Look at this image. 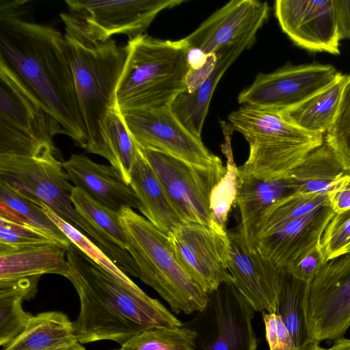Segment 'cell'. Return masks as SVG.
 Segmentation results:
<instances>
[{"instance_id":"obj_15","label":"cell","mask_w":350,"mask_h":350,"mask_svg":"<svg viewBox=\"0 0 350 350\" xmlns=\"http://www.w3.org/2000/svg\"><path fill=\"white\" fill-rule=\"evenodd\" d=\"M232 284L257 312H276L282 273L258 250H251L239 226L228 231Z\"/></svg>"},{"instance_id":"obj_11","label":"cell","mask_w":350,"mask_h":350,"mask_svg":"<svg viewBox=\"0 0 350 350\" xmlns=\"http://www.w3.org/2000/svg\"><path fill=\"white\" fill-rule=\"evenodd\" d=\"M341 73L330 64L288 62L270 73L259 72L241 91L242 106L281 113L299 105L334 83Z\"/></svg>"},{"instance_id":"obj_44","label":"cell","mask_w":350,"mask_h":350,"mask_svg":"<svg viewBox=\"0 0 350 350\" xmlns=\"http://www.w3.org/2000/svg\"><path fill=\"white\" fill-rule=\"evenodd\" d=\"M208 58V54L196 47H189L187 55L189 68L193 70L203 67L206 64Z\"/></svg>"},{"instance_id":"obj_40","label":"cell","mask_w":350,"mask_h":350,"mask_svg":"<svg viewBox=\"0 0 350 350\" xmlns=\"http://www.w3.org/2000/svg\"><path fill=\"white\" fill-rule=\"evenodd\" d=\"M325 263L324 256L319 246L287 272L309 283L316 277Z\"/></svg>"},{"instance_id":"obj_39","label":"cell","mask_w":350,"mask_h":350,"mask_svg":"<svg viewBox=\"0 0 350 350\" xmlns=\"http://www.w3.org/2000/svg\"><path fill=\"white\" fill-rule=\"evenodd\" d=\"M262 318L265 327V336L270 350H297L295 344L275 312H263Z\"/></svg>"},{"instance_id":"obj_18","label":"cell","mask_w":350,"mask_h":350,"mask_svg":"<svg viewBox=\"0 0 350 350\" xmlns=\"http://www.w3.org/2000/svg\"><path fill=\"white\" fill-rule=\"evenodd\" d=\"M269 7L257 0H232L217 10L184 38L189 47L215 53L267 20Z\"/></svg>"},{"instance_id":"obj_12","label":"cell","mask_w":350,"mask_h":350,"mask_svg":"<svg viewBox=\"0 0 350 350\" xmlns=\"http://www.w3.org/2000/svg\"><path fill=\"white\" fill-rule=\"evenodd\" d=\"M168 238L181 267L208 294L224 283H232L228 269V233L221 234L197 223H183Z\"/></svg>"},{"instance_id":"obj_23","label":"cell","mask_w":350,"mask_h":350,"mask_svg":"<svg viewBox=\"0 0 350 350\" xmlns=\"http://www.w3.org/2000/svg\"><path fill=\"white\" fill-rule=\"evenodd\" d=\"M294 193L285 178L261 180L238 170L239 226L251 250H258L256 228L264 213L273 204Z\"/></svg>"},{"instance_id":"obj_37","label":"cell","mask_w":350,"mask_h":350,"mask_svg":"<svg viewBox=\"0 0 350 350\" xmlns=\"http://www.w3.org/2000/svg\"><path fill=\"white\" fill-rule=\"evenodd\" d=\"M319 248L326 262L350 251V209L334 213L324 230Z\"/></svg>"},{"instance_id":"obj_26","label":"cell","mask_w":350,"mask_h":350,"mask_svg":"<svg viewBox=\"0 0 350 350\" xmlns=\"http://www.w3.org/2000/svg\"><path fill=\"white\" fill-rule=\"evenodd\" d=\"M77 342L68 316L48 311L32 315L21 333L3 350H63Z\"/></svg>"},{"instance_id":"obj_20","label":"cell","mask_w":350,"mask_h":350,"mask_svg":"<svg viewBox=\"0 0 350 350\" xmlns=\"http://www.w3.org/2000/svg\"><path fill=\"white\" fill-rule=\"evenodd\" d=\"M63 167L75 187L105 206L116 212L124 207L139 208L137 196L111 165L95 163L84 154H72Z\"/></svg>"},{"instance_id":"obj_16","label":"cell","mask_w":350,"mask_h":350,"mask_svg":"<svg viewBox=\"0 0 350 350\" xmlns=\"http://www.w3.org/2000/svg\"><path fill=\"white\" fill-rule=\"evenodd\" d=\"M280 26L297 46L311 52L340 54V38L333 0H278Z\"/></svg>"},{"instance_id":"obj_22","label":"cell","mask_w":350,"mask_h":350,"mask_svg":"<svg viewBox=\"0 0 350 350\" xmlns=\"http://www.w3.org/2000/svg\"><path fill=\"white\" fill-rule=\"evenodd\" d=\"M67 250L55 240L21 245L0 244V280L45 273L66 277L68 271Z\"/></svg>"},{"instance_id":"obj_43","label":"cell","mask_w":350,"mask_h":350,"mask_svg":"<svg viewBox=\"0 0 350 350\" xmlns=\"http://www.w3.org/2000/svg\"><path fill=\"white\" fill-rule=\"evenodd\" d=\"M329 204L336 213L350 209V176L328 194Z\"/></svg>"},{"instance_id":"obj_41","label":"cell","mask_w":350,"mask_h":350,"mask_svg":"<svg viewBox=\"0 0 350 350\" xmlns=\"http://www.w3.org/2000/svg\"><path fill=\"white\" fill-rule=\"evenodd\" d=\"M216 63V54L211 53L208 54V60L203 67L197 70L189 68L185 79V92L190 94L196 90L212 72Z\"/></svg>"},{"instance_id":"obj_42","label":"cell","mask_w":350,"mask_h":350,"mask_svg":"<svg viewBox=\"0 0 350 350\" xmlns=\"http://www.w3.org/2000/svg\"><path fill=\"white\" fill-rule=\"evenodd\" d=\"M340 40L350 38V1L333 0Z\"/></svg>"},{"instance_id":"obj_30","label":"cell","mask_w":350,"mask_h":350,"mask_svg":"<svg viewBox=\"0 0 350 350\" xmlns=\"http://www.w3.org/2000/svg\"><path fill=\"white\" fill-rule=\"evenodd\" d=\"M282 271L278 314L290 333L297 350H306L310 342L303 301L308 283Z\"/></svg>"},{"instance_id":"obj_33","label":"cell","mask_w":350,"mask_h":350,"mask_svg":"<svg viewBox=\"0 0 350 350\" xmlns=\"http://www.w3.org/2000/svg\"><path fill=\"white\" fill-rule=\"evenodd\" d=\"M71 201L77 213L85 221L121 248L126 250L127 239L119 212L105 206L75 186Z\"/></svg>"},{"instance_id":"obj_7","label":"cell","mask_w":350,"mask_h":350,"mask_svg":"<svg viewBox=\"0 0 350 350\" xmlns=\"http://www.w3.org/2000/svg\"><path fill=\"white\" fill-rule=\"evenodd\" d=\"M228 118L250 146L249 156L238 170L261 180L285 177L324 142L323 134L304 131L280 113L242 106Z\"/></svg>"},{"instance_id":"obj_2","label":"cell","mask_w":350,"mask_h":350,"mask_svg":"<svg viewBox=\"0 0 350 350\" xmlns=\"http://www.w3.org/2000/svg\"><path fill=\"white\" fill-rule=\"evenodd\" d=\"M66 278L78 293L80 310L73 321L78 342L111 340L120 345L142 331L180 327L183 323L131 279L115 277L72 243Z\"/></svg>"},{"instance_id":"obj_25","label":"cell","mask_w":350,"mask_h":350,"mask_svg":"<svg viewBox=\"0 0 350 350\" xmlns=\"http://www.w3.org/2000/svg\"><path fill=\"white\" fill-rule=\"evenodd\" d=\"M349 176L350 171L324 142L284 178L295 193L329 194Z\"/></svg>"},{"instance_id":"obj_28","label":"cell","mask_w":350,"mask_h":350,"mask_svg":"<svg viewBox=\"0 0 350 350\" xmlns=\"http://www.w3.org/2000/svg\"><path fill=\"white\" fill-rule=\"evenodd\" d=\"M40 276L0 280V345L6 347L24 329L32 315L22 306L37 292Z\"/></svg>"},{"instance_id":"obj_32","label":"cell","mask_w":350,"mask_h":350,"mask_svg":"<svg viewBox=\"0 0 350 350\" xmlns=\"http://www.w3.org/2000/svg\"><path fill=\"white\" fill-rule=\"evenodd\" d=\"M105 138L109 153L107 161L122 180L129 185L131 169L139 150L126 126L121 112L116 107L107 114Z\"/></svg>"},{"instance_id":"obj_35","label":"cell","mask_w":350,"mask_h":350,"mask_svg":"<svg viewBox=\"0 0 350 350\" xmlns=\"http://www.w3.org/2000/svg\"><path fill=\"white\" fill-rule=\"evenodd\" d=\"M195 333L189 327H153L134 336L117 350H193Z\"/></svg>"},{"instance_id":"obj_45","label":"cell","mask_w":350,"mask_h":350,"mask_svg":"<svg viewBox=\"0 0 350 350\" xmlns=\"http://www.w3.org/2000/svg\"><path fill=\"white\" fill-rule=\"evenodd\" d=\"M327 350H350V339L344 338L338 339Z\"/></svg>"},{"instance_id":"obj_4","label":"cell","mask_w":350,"mask_h":350,"mask_svg":"<svg viewBox=\"0 0 350 350\" xmlns=\"http://www.w3.org/2000/svg\"><path fill=\"white\" fill-rule=\"evenodd\" d=\"M127 57L115 92L116 107L124 111L171 107L186 92L189 49L184 38L166 40L142 34L129 39Z\"/></svg>"},{"instance_id":"obj_21","label":"cell","mask_w":350,"mask_h":350,"mask_svg":"<svg viewBox=\"0 0 350 350\" xmlns=\"http://www.w3.org/2000/svg\"><path fill=\"white\" fill-rule=\"evenodd\" d=\"M260 28H253L234 42L215 53L217 63L208 78L196 90L190 94L183 93L172 104V111L196 137L201 139L210 102L219 80L241 53L250 48Z\"/></svg>"},{"instance_id":"obj_1","label":"cell","mask_w":350,"mask_h":350,"mask_svg":"<svg viewBox=\"0 0 350 350\" xmlns=\"http://www.w3.org/2000/svg\"><path fill=\"white\" fill-rule=\"evenodd\" d=\"M30 2L0 1V59L58 120L63 134L85 150L87 131L64 33L33 21Z\"/></svg>"},{"instance_id":"obj_38","label":"cell","mask_w":350,"mask_h":350,"mask_svg":"<svg viewBox=\"0 0 350 350\" xmlns=\"http://www.w3.org/2000/svg\"><path fill=\"white\" fill-rule=\"evenodd\" d=\"M53 240L54 239L31 227L0 218V244L21 245Z\"/></svg>"},{"instance_id":"obj_48","label":"cell","mask_w":350,"mask_h":350,"mask_svg":"<svg viewBox=\"0 0 350 350\" xmlns=\"http://www.w3.org/2000/svg\"><path fill=\"white\" fill-rule=\"evenodd\" d=\"M112 350H117V349H112Z\"/></svg>"},{"instance_id":"obj_24","label":"cell","mask_w":350,"mask_h":350,"mask_svg":"<svg viewBox=\"0 0 350 350\" xmlns=\"http://www.w3.org/2000/svg\"><path fill=\"white\" fill-rule=\"evenodd\" d=\"M129 186L138 198V210L164 234L169 236L185 223L140 150L131 169Z\"/></svg>"},{"instance_id":"obj_10","label":"cell","mask_w":350,"mask_h":350,"mask_svg":"<svg viewBox=\"0 0 350 350\" xmlns=\"http://www.w3.org/2000/svg\"><path fill=\"white\" fill-rule=\"evenodd\" d=\"M303 308L310 342L343 338L350 326V251L327 262L308 283Z\"/></svg>"},{"instance_id":"obj_29","label":"cell","mask_w":350,"mask_h":350,"mask_svg":"<svg viewBox=\"0 0 350 350\" xmlns=\"http://www.w3.org/2000/svg\"><path fill=\"white\" fill-rule=\"evenodd\" d=\"M0 218L31 227L68 248L72 244L40 206L18 195L1 181Z\"/></svg>"},{"instance_id":"obj_34","label":"cell","mask_w":350,"mask_h":350,"mask_svg":"<svg viewBox=\"0 0 350 350\" xmlns=\"http://www.w3.org/2000/svg\"><path fill=\"white\" fill-rule=\"evenodd\" d=\"M227 157L226 172L215 186L210 196L212 228L215 231L227 234L226 223L230 211L236 204L238 189V170L230 143L224 148Z\"/></svg>"},{"instance_id":"obj_17","label":"cell","mask_w":350,"mask_h":350,"mask_svg":"<svg viewBox=\"0 0 350 350\" xmlns=\"http://www.w3.org/2000/svg\"><path fill=\"white\" fill-rule=\"evenodd\" d=\"M0 125L55 146L53 137L63 133L58 120L21 79L0 59Z\"/></svg>"},{"instance_id":"obj_6","label":"cell","mask_w":350,"mask_h":350,"mask_svg":"<svg viewBox=\"0 0 350 350\" xmlns=\"http://www.w3.org/2000/svg\"><path fill=\"white\" fill-rule=\"evenodd\" d=\"M126 233V250L135 262L139 278L155 290L175 313L202 310L208 294L185 271L170 245L168 236L133 208L119 211Z\"/></svg>"},{"instance_id":"obj_27","label":"cell","mask_w":350,"mask_h":350,"mask_svg":"<svg viewBox=\"0 0 350 350\" xmlns=\"http://www.w3.org/2000/svg\"><path fill=\"white\" fill-rule=\"evenodd\" d=\"M347 79V75L341 73L326 88L280 115L304 131L323 135L335 120Z\"/></svg>"},{"instance_id":"obj_46","label":"cell","mask_w":350,"mask_h":350,"mask_svg":"<svg viewBox=\"0 0 350 350\" xmlns=\"http://www.w3.org/2000/svg\"><path fill=\"white\" fill-rule=\"evenodd\" d=\"M306 350H327V349L321 347L319 344L312 343L308 346Z\"/></svg>"},{"instance_id":"obj_36","label":"cell","mask_w":350,"mask_h":350,"mask_svg":"<svg viewBox=\"0 0 350 350\" xmlns=\"http://www.w3.org/2000/svg\"><path fill=\"white\" fill-rule=\"evenodd\" d=\"M324 142L350 171V74L347 75L335 120L325 133Z\"/></svg>"},{"instance_id":"obj_3","label":"cell","mask_w":350,"mask_h":350,"mask_svg":"<svg viewBox=\"0 0 350 350\" xmlns=\"http://www.w3.org/2000/svg\"><path fill=\"white\" fill-rule=\"evenodd\" d=\"M60 18L64 27L72 68L77 101L87 131L85 148L109 158L105 120L115 105V92L127 57L126 46L113 39L97 41L86 32L81 22L69 12Z\"/></svg>"},{"instance_id":"obj_8","label":"cell","mask_w":350,"mask_h":350,"mask_svg":"<svg viewBox=\"0 0 350 350\" xmlns=\"http://www.w3.org/2000/svg\"><path fill=\"white\" fill-rule=\"evenodd\" d=\"M255 311L232 283L222 284L184 324L195 333L193 350H256Z\"/></svg>"},{"instance_id":"obj_13","label":"cell","mask_w":350,"mask_h":350,"mask_svg":"<svg viewBox=\"0 0 350 350\" xmlns=\"http://www.w3.org/2000/svg\"><path fill=\"white\" fill-rule=\"evenodd\" d=\"M185 0H66L69 13L83 24L88 34L97 41L113 35L135 38L148 28L157 14Z\"/></svg>"},{"instance_id":"obj_5","label":"cell","mask_w":350,"mask_h":350,"mask_svg":"<svg viewBox=\"0 0 350 350\" xmlns=\"http://www.w3.org/2000/svg\"><path fill=\"white\" fill-rule=\"evenodd\" d=\"M0 181L39 206H47L83 231L123 272L139 276L138 267L129 252L93 228L77 213L71 201L74 186L70 183L57 153L38 156L0 154Z\"/></svg>"},{"instance_id":"obj_9","label":"cell","mask_w":350,"mask_h":350,"mask_svg":"<svg viewBox=\"0 0 350 350\" xmlns=\"http://www.w3.org/2000/svg\"><path fill=\"white\" fill-rule=\"evenodd\" d=\"M138 147L184 222L213 228L210 196L226 172L222 162L202 166L163 152Z\"/></svg>"},{"instance_id":"obj_31","label":"cell","mask_w":350,"mask_h":350,"mask_svg":"<svg viewBox=\"0 0 350 350\" xmlns=\"http://www.w3.org/2000/svg\"><path fill=\"white\" fill-rule=\"evenodd\" d=\"M329 204L328 194L292 193L273 204L260 220L256 233L258 240L272 234L282 226L322 206Z\"/></svg>"},{"instance_id":"obj_47","label":"cell","mask_w":350,"mask_h":350,"mask_svg":"<svg viewBox=\"0 0 350 350\" xmlns=\"http://www.w3.org/2000/svg\"><path fill=\"white\" fill-rule=\"evenodd\" d=\"M63 350H85V347L82 345V344L77 342L75 345H74L73 346H72L69 348L63 349Z\"/></svg>"},{"instance_id":"obj_19","label":"cell","mask_w":350,"mask_h":350,"mask_svg":"<svg viewBox=\"0 0 350 350\" xmlns=\"http://www.w3.org/2000/svg\"><path fill=\"white\" fill-rule=\"evenodd\" d=\"M334 214L329 204L316 208L272 234L260 238L258 250L279 270L288 271L319 246L324 230Z\"/></svg>"},{"instance_id":"obj_14","label":"cell","mask_w":350,"mask_h":350,"mask_svg":"<svg viewBox=\"0 0 350 350\" xmlns=\"http://www.w3.org/2000/svg\"><path fill=\"white\" fill-rule=\"evenodd\" d=\"M133 139L139 146L169 154L188 163L211 166L221 161L201 139L193 135L170 107L121 113Z\"/></svg>"}]
</instances>
